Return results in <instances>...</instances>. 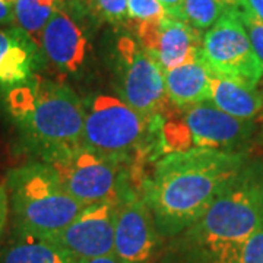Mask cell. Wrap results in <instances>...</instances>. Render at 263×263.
Here are the masks:
<instances>
[{
    "mask_svg": "<svg viewBox=\"0 0 263 263\" xmlns=\"http://www.w3.org/2000/svg\"><path fill=\"white\" fill-rule=\"evenodd\" d=\"M241 164L243 157L228 151L193 148L168 152L155 164L143 197L158 233L173 237L189 230L237 179Z\"/></svg>",
    "mask_w": 263,
    "mask_h": 263,
    "instance_id": "1",
    "label": "cell"
},
{
    "mask_svg": "<svg viewBox=\"0 0 263 263\" xmlns=\"http://www.w3.org/2000/svg\"><path fill=\"white\" fill-rule=\"evenodd\" d=\"M3 101L24 141L40 158L81 145L85 105L69 86L37 75Z\"/></svg>",
    "mask_w": 263,
    "mask_h": 263,
    "instance_id": "2",
    "label": "cell"
},
{
    "mask_svg": "<svg viewBox=\"0 0 263 263\" xmlns=\"http://www.w3.org/2000/svg\"><path fill=\"white\" fill-rule=\"evenodd\" d=\"M5 186L15 234L53 240L86 208L41 161L10 170Z\"/></svg>",
    "mask_w": 263,
    "mask_h": 263,
    "instance_id": "3",
    "label": "cell"
},
{
    "mask_svg": "<svg viewBox=\"0 0 263 263\" xmlns=\"http://www.w3.org/2000/svg\"><path fill=\"white\" fill-rule=\"evenodd\" d=\"M262 226L263 184L238 174L184 233L195 250L215 252L245 241Z\"/></svg>",
    "mask_w": 263,
    "mask_h": 263,
    "instance_id": "4",
    "label": "cell"
},
{
    "mask_svg": "<svg viewBox=\"0 0 263 263\" xmlns=\"http://www.w3.org/2000/svg\"><path fill=\"white\" fill-rule=\"evenodd\" d=\"M148 129V117L133 110L122 98L97 95L85 107V122L81 145L119 162L136 149Z\"/></svg>",
    "mask_w": 263,
    "mask_h": 263,
    "instance_id": "5",
    "label": "cell"
},
{
    "mask_svg": "<svg viewBox=\"0 0 263 263\" xmlns=\"http://www.w3.org/2000/svg\"><path fill=\"white\" fill-rule=\"evenodd\" d=\"M200 54L211 73L254 89L263 76V62L256 54L238 9H227L202 40Z\"/></svg>",
    "mask_w": 263,
    "mask_h": 263,
    "instance_id": "6",
    "label": "cell"
},
{
    "mask_svg": "<svg viewBox=\"0 0 263 263\" xmlns=\"http://www.w3.org/2000/svg\"><path fill=\"white\" fill-rule=\"evenodd\" d=\"M176 108L177 111L162 124V139L170 152L193 148L226 151L249 132L246 120L221 111L211 101Z\"/></svg>",
    "mask_w": 263,
    "mask_h": 263,
    "instance_id": "7",
    "label": "cell"
},
{
    "mask_svg": "<svg viewBox=\"0 0 263 263\" xmlns=\"http://www.w3.org/2000/svg\"><path fill=\"white\" fill-rule=\"evenodd\" d=\"M40 161L54 173L66 192L85 206L120 195L117 162L104 158L84 145L51 152Z\"/></svg>",
    "mask_w": 263,
    "mask_h": 263,
    "instance_id": "8",
    "label": "cell"
},
{
    "mask_svg": "<svg viewBox=\"0 0 263 263\" xmlns=\"http://www.w3.org/2000/svg\"><path fill=\"white\" fill-rule=\"evenodd\" d=\"M123 101L145 117L160 113L168 101L165 75L161 66L129 37L120 38Z\"/></svg>",
    "mask_w": 263,
    "mask_h": 263,
    "instance_id": "9",
    "label": "cell"
},
{
    "mask_svg": "<svg viewBox=\"0 0 263 263\" xmlns=\"http://www.w3.org/2000/svg\"><path fill=\"white\" fill-rule=\"evenodd\" d=\"M158 230L143 197L124 190L117 197L114 256L123 263H149L158 247Z\"/></svg>",
    "mask_w": 263,
    "mask_h": 263,
    "instance_id": "10",
    "label": "cell"
},
{
    "mask_svg": "<svg viewBox=\"0 0 263 263\" xmlns=\"http://www.w3.org/2000/svg\"><path fill=\"white\" fill-rule=\"evenodd\" d=\"M117 197L86 206L70 226L50 241L60 246L75 260L114 254Z\"/></svg>",
    "mask_w": 263,
    "mask_h": 263,
    "instance_id": "11",
    "label": "cell"
},
{
    "mask_svg": "<svg viewBox=\"0 0 263 263\" xmlns=\"http://www.w3.org/2000/svg\"><path fill=\"white\" fill-rule=\"evenodd\" d=\"M138 38L139 46L164 72L196 56L203 40L200 38V31L190 27L187 22L168 15L157 21L141 22L138 25Z\"/></svg>",
    "mask_w": 263,
    "mask_h": 263,
    "instance_id": "12",
    "label": "cell"
},
{
    "mask_svg": "<svg viewBox=\"0 0 263 263\" xmlns=\"http://www.w3.org/2000/svg\"><path fill=\"white\" fill-rule=\"evenodd\" d=\"M44 53L25 31L16 27L0 28V98L38 75Z\"/></svg>",
    "mask_w": 263,
    "mask_h": 263,
    "instance_id": "13",
    "label": "cell"
},
{
    "mask_svg": "<svg viewBox=\"0 0 263 263\" xmlns=\"http://www.w3.org/2000/svg\"><path fill=\"white\" fill-rule=\"evenodd\" d=\"M41 50L57 70L75 73L86 54V38L81 27L63 8L53 13L41 34Z\"/></svg>",
    "mask_w": 263,
    "mask_h": 263,
    "instance_id": "14",
    "label": "cell"
},
{
    "mask_svg": "<svg viewBox=\"0 0 263 263\" xmlns=\"http://www.w3.org/2000/svg\"><path fill=\"white\" fill-rule=\"evenodd\" d=\"M167 98L174 107L206 103L211 98V70L200 51L186 63L164 72Z\"/></svg>",
    "mask_w": 263,
    "mask_h": 263,
    "instance_id": "15",
    "label": "cell"
},
{
    "mask_svg": "<svg viewBox=\"0 0 263 263\" xmlns=\"http://www.w3.org/2000/svg\"><path fill=\"white\" fill-rule=\"evenodd\" d=\"M211 75L209 101L221 111L241 120H249L263 108L262 95L254 89L245 88L214 73Z\"/></svg>",
    "mask_w": 263,
    "mask_h": 263,
    "instance_id": "16",
    "label": "cell"
},
{
    "mask_svg": "<svg viewBox=\"0 0 263 263\" xmlns=\"http://www.w3.org/2000/svg\"><path fill=\"white\" fill-rule=\"evenodd\" d=\"M0 263H76L60 246L37 237L16 234L0 250Z\"/></svg>",
    "mask_w": 263,
    "mask_h": 263,
    "instance_id": "17",
    "label": "cell"
},
{
    "mask_svg": "<svg viewBox=\"0 0 263 263\" xmlns=\"http://www.w3.org/2000/svg\"><path fill=\"white\" fill-rule=\"evenodd\" d=\"M60 8H63V0H16L13 3L15 25L40 46L43 29Z\"/></svg>",
    "mask_w": 263,
    "mask_h": 263,
    "instance_id": "18",
    "label": "cell"
},
{
    "mask_svg": "<svg viewBox=\"0 0 263 263\" xmlns=\"http://www.w3.org/2000/svg\"><path fill=\"white\" fill-rule=\"evenodd\" d=\"M202 253L206 263H263V226L241 243Z\"/></svg>",
    "mask_w": 263,
    "mask_h": 263,
    "instance_id": "19",
    "label": "cell"
},
{
    "mask_svg": "<svg viewBox=\"0 0 263 263\" xmlns=\"http://www.w3.org/2000/svg\"><path fill=\"white\" fill-rule=\"evenodd\" d=\"M226 8L216 0H183V21L197 31L211 29L226 12Z\"/></svg>",
    "mask_w": 263,
    "mask_h": 263,
    "instance_id": "20",
    "label": "cell"
},
{
    "mask_svg": "<svg viewBox=\"0 0 263 263\" xmlns=\"http://www.w3.org/2000/svg\"><path fill=\"white\" fill-rule=\"evenodd\" d=\"M89 8L104 21L119 24L129 18L127 0H86Z\"/></svg>",
    "mask_w": 263,
    "mask_h": 263,
    "instance_id": "21",
    "label": "cell"
},
{
    "mask_svg": "<svg viewBox=\"0 0 263 263\" xmlns=\"http://www.w3.org/2000/svg\"><path fill=\"white\" fill-rule=\"evenodd\" d=\"M129 18L141 22H151L167 15L158 0H127Z\"/></svg>",
    "mask_w": 263,
    "mask_h": 263,
    "instance_id": "22",
    "label": "cell"
},
{
    "mask_svg": "<svg viewBox=\"0 0 263 263\" xmlns=\"http://www.w3.org/2000/svg\"><path fill=\"white\" fill-rule=\"evenodd\" d=\"M238 13H240V18L247 29V34L252 41V46H253L256 54L263 62V22L259 21L254 15H252L246 8H238Z\"/></svg>",
    "mask_w": 263,
    "mask_h": 263,
    "instance_id": "23",
    "label": "cell"
},
{
    "mask_svg": "<svg viewBox=\"0 0 263 263\" xmlns=\"http://www.w3.org/2000/svg\"><path fill=\"white\" fill-rule=\"evenodd\" d=\"M9 195L5 184H0V240L5 234V230L8 226L9 218Z\"/></svg>",
    "mask_w": 263,
    "mask_h": 263,
    "instance_id": "24",
    "label": "cell"
},
{
    "mask_svg": "<svg viewBox=\"0 0 263 263\" xmlns=\"http://www.w3.org/2000/svg\"><path fill=\"white\" fill-rule=\"evenodd\" d=\"M10 25H15L13 6L6 0H0V27H10Z\"/></svg>",
    "mask_w": 263,
    "mask_h": 263,
    "instance_id": "25",
    "label": "cell"
},
{
    "mask_svg": "<svg viewBox=\"0 0 263 263\" xmlns=\"http://www.w3.org/2000/svg\"><path fill=\"white\" fill-rule=\"evenodd\" d=\"M158 2L162 5V8L165 9L168 16L183 21V15H181L183 0H158Z\"/></svg>",
    "mask_w": 263,
    "mask_h": 263,
    "instance_id": "26",
    "label": "cell"
},
{
    "mask_svg": "<svg viewBox=\"0 0 263 263\" xmlns=\"http://www.w3.org/2000/svg\"><path fill=\"white\" fill-rule=\"evenodd\" d=\"M246 9L263 22V0H245Z\"/></svg>",
    "mask_w": 263,
    "mask_h": 263,
    "instance_id": "27",
    "label": "cell"
},
{
    "mask_svg": "<svg viewBox=\"0 0 263 263\" xmlns=\"http://www.w3.org/2000/svg\"><path fill=\"white\" fill-rule=\"evenodd\" d=\"M76 263H123V262H120L114 254H111V256H101V257H94V259L76 260Z\"/></svg>",
    "mask_w": 263,
    "mask_h": 263,
    "instance_id": "28",
    "label": "cell"
},
{
    "mask_svg": "<svg viewBox=\"0 0 263 263\" xmlns=\"http://www.w3.org/2000/svg\"><path fill=\"white\" fill-rule=\"evenodd\" d=\"M221 3L226 9H238L245 6V0H216Z\"/></svg>",
    "mask_w": 263,
    "mask_h": 263,
    "instance_id": "29",
    "label": "cell"
}]
</instances>
